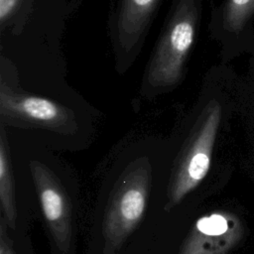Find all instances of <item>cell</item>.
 Listing matches in <instances>:
<instances>
[{
	"mask_svg": "<svg viewBox=\"0 0 254 254\" xmlns=\"http://www.w3.org/2000/svg\"><path fill=\"white\" fill-rule=\"evenodd\" d=\"M8 224L3 217L0 216V254H15L13 241L8 233Z\"/></svg>",
	"mask_w": 254,
	"mask_h": 254,
	"instance_id": "obj_10",
	"label": "cell"
},
{
	"mask_svg": "<svg viewBox=\"0 0 254 254\" xmlns=\"http://www.w3.org/2000/svg\"><path fill=\"white\" fill-rule=\"evenodd\" d=\"M161 0H118L110 18L116 69L125 72L137 59Z\"/></svg>",
	"mask_w": 254,
	"mask_h": 254,
	"instance_id": "obj_5",
	"label": "cell"
},
{
	"mask_svg": "<svg viewBox=\"0 0 254 254\" xmlns=\"http://www.w3.org/2000/svg\"><path fill=\"white\" fill-rule=\"evenodd\" d=\"M242 232L241 222L235 214L212 212L195 221L179 254H226L240 240Z\"/></svg>",
	"mask_w": 254,
	"mask_h": 254,
	"instance_id": "obj_7",
	"label": "cell"
},
{
	"mask_svg": "<svg viewBox=\"0 0 254 254\" xmlns=\"http://www.w3.org/2000/svg\"><path fill=\"white\" fill-rule=\"evenodd\" d=\"M33 184L45 222L56 246L66 252L73 235V213L69 197L59 177L39 160L29 162Z\"/></svg>",
	"mask_w": 254,
	"mask_h": 254,
	"instance_id": "obj_6",
	"label": "cell"
},
{
	"mask_svg": "<svg viewBox=\"0 0 254 254\" xmlns=\"http://www.w3.org/2000/svg\"><path fill=\"white\" fill-rule=\"evenodd\" d=\"M66 99H55L23 90L19 83L13 86L1 77L0 121L7 127L37 131L59 136L76 134L80 127L79 115Z\"/></svg>",
	"mask_w": 254,
	"mask_h": 254,
	"instance_id": "obj_4",
	"label": "cell"
},
{
	"mask_svg": "<svg viewBox=\"0 0 254 254\" xmlns=\"http://www.w3.org/2000/svg\"><path fill=\"white\" fill-rule=\"evenodd\" d=\"M221 121V105L209 100L187 131L173 162L167 187L166 211L177 206L206 177Z\"/></svg>",
	"mask_w": 254,
	"mask_h": 254,
	"instance_id": "obj_2",
	"label": "cell"
},
{
	"mask_svg": "<svg viewBox=\"0 0 254 254\" xmlns=\"http://www.w3.org/2000/svg\"><path fill=\"white\" fill-rule=\"evenodd\" d=\"M0 204L1 215L9 228H16L17 202L11 152L6 127L1 124L0 131Z\"/></svg>",
	"mask_w": 254,
	"mask_h": 254,
	"instance_id": "obj_8",
	"label": "cell"
},
{
	"mask_svg": "<svg viewBox=\"0 0 254 254\" xmlns=\"http://www.w3.org/2000/svg\"><path fill=\"white\" fill-rule=\"evenodd\" d=\"M254 11V0H226L222 9V28L238 33Z\"/></svg>",
	"mask_w": 254,
	"mask_h": 254,
	"instance_id": "obj_9",
	"label": "cell"
},
{
	"mask_svg": "<svg viewBox=\"0 0 254 254\" xmlns=\"http://www.w3.org/2000/svg\"><path fill=\"white\" fill-rule=\"evenodd\" d=\"M199 0H173L142 79L141 93L153 98L174 90L184 79L194 44Z\"/></svg>",
	"mask_w": 254,
	"mask_h": 254,
	"instance_id": "obj_1",
	"label": "cell"
},
{
	"mask_svg": "<svg viewBox=\"0 0 254 254\" xmlns=\"http://www.w3.org/2000/svg\"><path fill=\"white\" fill-rule=\"evenodd\" d=\"M151 183L152 165L147 156L132 160L117 178L102 221L104 254H117L141 223Z\"/></svg>",
	"mask_w": 254,
	"mask_h": 254,
	"instance_id": "obj_3",
	"label": "cell"
}]
</instances>
